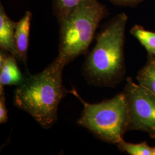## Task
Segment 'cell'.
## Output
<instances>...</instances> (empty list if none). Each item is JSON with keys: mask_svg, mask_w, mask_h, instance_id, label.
<instances>
[{"mask_svg": "<svg viewBox=\"0 0 155 155\" xmlns=\"http://www.w3.org/2000/svg\"><path fill=\"white\" fill-rule=\"evenodd\" d=\"M64 67L56 58L42 71L26 75L14 92V105L28 113L45 129L54 125L59 103L69 93L63 84Z\"/></svg>", "mask_w": 155, "mask_h": 155, "instance_id": "1", "label": "cell"}, {"mask_svg": "<svg viewBox=\"0 0 155 155\" xmlns=\"http://www.w3.org/2000/svg\"><path fill=\"white\" fill-rule=\"evenodd\" d=\"M17 22L8 16L4 6L0 5V47L1 49L16 57L18 60L15 44V30Z\"/></svg>", "mask_w": 155, "mask_h": 155, "instance_id": "7", "label": "cell"}, {"mask_svg": "<svg viewBox=\"0 0 155 155\" xmlns=\"http://www.w3.org/2000/svg\"><path fill=\"white\" fill-rule=\"evenodd\" d=\"M32 13L27 11L21 20L17 22L15 30V44L18 60L27 65V54L29 43V34Z\"/></svg>", "mask_w": 155, "mask_h": 155, "instance_id": "8", "label": "cell"}, {"mask_svg": "<svg viewBox=\"0 0 155 155\" xmlns=\"http://www.w3.org/2000/svg\"><path fill=\"white\" fill-rule=\"evenodd\" d=\"M137 80L155 95V56L148 55L146 64L137 74Z\"/></svg>", "mask_w": 155, "mask_h": 155, "instance_id": "9", "label": "cell"}, {"mask_svg": "<svg viewBox=\"0 0 155 155\" xmlns=\"http://www.w3.org/2000/svg\"><path fill=\"white\" fill-rule=\"evenodd\" d=\"M124 93L129 116V130L148 133L155 139V95L127 78Z\"/></svg>", "mask_w": 155, "mask_h": 155, "instance_id": "5", "label": "cell"}, {"mask_svg": "<svg viewBox=\"0 0 155 155\" xmlns=\"http://www.w3.org/2000/svg\"><path fill=\"white\" fill-rule=\"evenodd\" d=\"M127 17L122 13L113 18L96 37V45L87 56L82 72L90 84L114 87L124 76L125 31Z\"/></svg>", "mask_w": 155, "mask_h": 155, "instance_id": "2", "label": "cell"}, {"mask_svg": "<svg viewBox=\"0 0 155 155\" xmlns=\"http://www.w3.org/2000/svg\"><path fill=\"white\" fill-rule=\"evenodd\" d=\"M83 105L77 124L87 129L100 140L117 144L129 130L127 104L124 92L98 104H89L79 96L75 89L69 91Z\"/></svg>", "mask_w": 155, "mask_h": 155, "instance_id": "4", "label": "cell"}, {"mask_svg": "<svg viewBox=\"0 0 155 155\" xmlns=\"http://www.w3.org/2000/svg\"><path fill=\"white\" fill-rule=\"evenodd\" d=\"M86 1L87 0H54V12L58 22Z\"/></svg>", "mask_w": 155, "mask_h": 155, "instance_id": "12", "label": "cell"}, {"mask_svg": "<svg viewBox=\"0 0 155 155\" xmlns=\"http://www.w3.org/2000/svg\"><path fill=\"white\" fill-rule=\"evenodd\" d=\"M113 1L121 4H133L135 3L137 1H140V0H112Z\"/></svg>", "mask_w": 155, "mask_h": 155, "instance_id": "14", "label": "cell"}, {"mask_svg": "<svg viewBox=\"0 0 155 155\" xmlns=\"http://www.w3.org/2000/svg\"><path fill=\"white\" fill-rule=\"evenodd\" d=\"M119 150L130 155H153V147L149 146L147 142L133 144L126 142L124 139L117 144Z\"/></svg>", "mask_w": 155, "mask_h": 155, "instance_id": "11", "label": "cell"}, {"mask_svg": "<svg viewBox=\"0 0 155 155\" xmlns=\"http://www.w3.org/2000/svg\"><path fill=\"white\" fill-rule=\"evenodd\" d=\"M5 97L4 93L0 94V124H5L8 120V109L6 106Z\"/></svg>", "mask_w": 155, "mask_h": 155, "instance_id": "13", "label": "cell"}, {"mask_svg": "<svg viewBox=\"0 0 155 155\" xmlns=\"http://www.w3.org/2000/svg\"><path fill=\"white\" fill-rule=\"evenodd\" d=\"M15 56L2 50L0 52V94L4 93L5 86H19L24 82L25 76L17 65Z\"/></svg>", "mask_w": 155, "mask_h": 155, "instance_id": "6", "label": "cell"}, {"mask_svg": "<svg viewBox=\"0 0 155 155\" xmlns=\"http://www.w3.org/2000/svg\"><path fill=\"white\" fill-rule=\"evenodd\" d=\"M106 13L105 6L99 1L87 0L59 21V53L56 59L66 66L84 54Z\"/></svg>", "mask_w": 155, "mask_h": 155, "instance_id": "3", "label": "cell"}, {"mask_svg": "<svg viewBox=\"0 0 155 155\" xmlns=\"http://www.w3.org/2000/svg\"><path fill=\"white\" fill-rule=\"evenodd\" d=\"M130 33L145 48L148 55L155 56V32L136 25L131 29Z\"/></svg>", "mask_w": 155, "mask_h": 155, "instance_id": "10", "label": "cell"}, {"mask_svg": "<svg viewBox=\"0 0 155 155\" xmlns=\"http://www.w3.org/2000/svg\"><path fill=\"white\" fill-rule=\"evenodd\" d=\"M153 155H155V147H153Z\"/></svg>", "mask_w": 155, "mask_h": 155, "instance_id": "15", "label": "cell"}]
</instances>
